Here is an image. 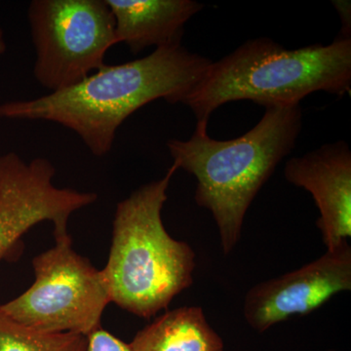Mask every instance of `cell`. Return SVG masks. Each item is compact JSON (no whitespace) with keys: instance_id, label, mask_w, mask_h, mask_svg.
<instances>
[{"instance_id":"cell-1","label":"cell","mask_w":351,"mask_h":351,"mask_svg":"<svg viewBox=\"0 0 351 351\" xmlns=\"http://www.w3.org/2000/svg\"><path fill=\"white\" fill-rule=\"evenodd\" d=\"M212 62L182 44L163 46L142 59L105 64L66 89L2 104L0 117L61 124L77 134L93 156H105L131 114L158 99L181 104Z\"/></svg>"},{"instance_id":"cell-2","label":"cell","mask_w":351,"mask_h":351,"mask_svg":"<svg viewBox=\"0 0 351 351\" xmlns=\"http://www.w3.org/2000/svg\"><path fill=\"white\" fill-rule=\"evenodd\" d=\"M302 125L301 106L269 107L241 137L214 140L208 135V122L197 121L189 140L168 141L173 164L197 180L196 203L213 215L223 255L239 243L251 203L294 149Z\"/></svg>"},{"instance_id":"cell-16","label":"cell","mask_w":351,"mask_h":351,"mask_svg":"<svg viewBox=\"0 0 351 351\" xmlns=\"http://www.w3.org/2000/svg\"><path fill=\"white\" fill-rule=\"evenodd\" d=\"M327 351H336V350H327Z\"/></svg>"},{"instance_id":"cell-7","label":"cell","mask_w":351,"mask_h":351,"mask_svg":"<svg viewBox=\"0 0 351 351\" xmlns=\"http://www.w3.org/2000/svg\"><path fill=\"white\" fill-rule=\"evenodd\" d=\"M55 174L54 165L46 158L27 163L15 152L0 156V261L43 221L53 223L54 237L68 234L71 215L98 199L94 193L57 188Z\"/></svg>"},{"instance_id":"cell-14","label":"cell","mask_w":351,"mask_h":351,"mask_svg":"<svg viewBox=\"0 0 351 351\" xmlns=\"http://www.w3.org/2000/svg\"><path fill=\"white\" fill-rule=\"evenodd\" d=\"M339 15V20L341 22V31L339 32V38H351V10L350 1H332Z\"/></svg>"},{"instance_id":"cell-13","label":"cell","mask_w":351,"mask_h":351,"mask_svg":"<svg viewBox=\"0 0 351 351\" xmlns=\"http://www.w3.org/2000/svg\"><path fill=\"white\" fill-rule=\"evenodd\" d=\"M86 351H133L129 343L110 334L101 326L87 336Z\"/></svg>"},{"instance_id":"cell-12","label":"cell","mask_w":351,"mask_h":351,"mask_svg":"<svg viewBox=\"0 0 351 351\" xmlns=\"http://www.w3.org/2000/svg\"><path fill=\"white\" fill-rule=\"evenodd\" d=\"M87 337L39 331L11 319L0 309V351H86Z\"/></svg>"},{"instance_id":"cell-15","label":"cell","mask_w":351,"mask_h":351,"mask_svg":"<svg viewBox=\"0 0 351 351\" xmlns=\"http://www.w3.org/2000/svg\"><path fill=\"white\" fill-rule=\"evenodd\" d=\"M6 51L5 38H4V32L0 29V55L3 54Z\"/></svg>"},{"instance_id":"cell-8","label":"cell","mask_w":351,"mask_h":351,"mask_svg":"<svg viewBox=\"0 0 351 351\" xmlns=\"http://www.w3.org/2000/svg\"><path fill=\"white\" fill-rule=\"evenodd\" d=\"M350 289L351 247L346 241L301 269L253 286L245 295V320L263 332L293 316L313 313Z\"/></svg>"},{"instance_id":"cell-4","label":"cell","mask_w":351,"mask_h":351,"mask_svg":"<svg viewBox=\"0 0 351 351\" xmlns=\"http://www.w3.org/2000/svg\"><path fill=\"white\" fill-rule=\"evenodd\" d=\"M177 166L160 180L120 201L112 225L110 256L101 269L110 302L149 319L167 308L193 283L195 253L164 228L162 208Z\"/></svg>"},{"instance_id":"cell-9","label":"cell","mask_w":351,"mask_h":351,"mask_svg":"<svg viewBox=\"0 0 351 351\" xmlns=\"http://www.w3.org/2000/svg\"><path fill=\"white\" fill-rule=\"evenodd\" d=\"M286 180L306 189L319 209L317 225L328 251L351 237V152L343 141L286 162Z\"/></svg>"},{"instance_id":"cell-5","label":"cell","mask_w":351,"mask_h":351,"mask_svg":"<svg viewBox=\"0 0 351 351\" xmlns=\"http://www.w3.org/2000/svg\"><path fill=\"white\" fill-rule=\"evenodd\" d=\"M34 282L19 297L0 304L11 319L39 331L88 336L101 327L110 298L101 270L76 253L71 235L32 260Z\"/></svg>"},{"instance_id":"cell-10","label":"cell","mask_w":351,"mask_h":351,"mask_svg":"<svg viewBox=\"0 0 351 351\" xmlns=\"http://www.w3.org/2000/svg\"><path fill=\"white\" fill-rule=\"evenodd\" d=\"M119 43L133 55L154 46L182 44L184 25L204 4L193 0H106Z\"/></svg>"},{"instance_id":"cell-3","label":"cell","mask_w":351,"mask_h":351,"mask_svg":"<svg viewBox=\"0 0 351 351\" xmlns=\"http://www.w3.org/2000/svg\"><path fill=\"white\" fill-rule=\"evenodd\" d=\"M351 89V38L289 50L267 38L251 39L212 62L182 99L197 121L230 101L249 100L263 107L300 105L314 92L343 97Z\"/></svg>"},{"instance_id":"cell-6","label":"cell","mask_w":351,"mask_h":351,"mask_svg":"<svg viewBox=\"0 0 351 351\" xmlns=\"http://www.w3.org/2000/svg\"><path fill=\"white\" fill-rule=\"evenodd\" d=\"M27 16L36 51L34 77L50 93L98 71L119 43L106 0H34Z\"/></svg>"},{"instance_id":"cell-11","label":"cell","mask_w":351,"mask_h":351,"mask_svg":"<svg viewBox=\"0 0 351 351\" xmlns=\"http://www.w3.org/2000/svg\"><path fill=\"white\" fill-rule=\"evenodd\" d=\"M133 351H223V341L199 306L166 311L138 331Z\"/></svg>"}]
</instances>
